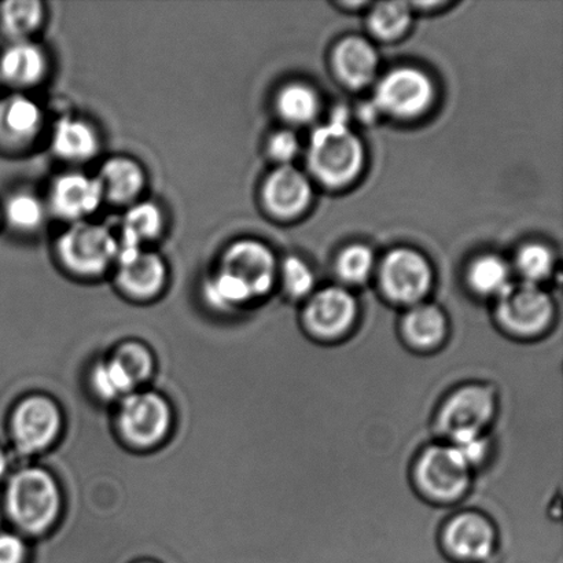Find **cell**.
<instances>
[{"mask_svg": "<svg viewBox=\"0 0 563 563\" xmlns=\"http://www.w3.org/2000/svg\"><path fill=\"white\" fill-rule=\"evenodd\" d=\"M309 167L323 185L351 184L364 164V147L347 124L345 110H339L328 124L313 131L309 142Z\"/></svg>", "mask_w": 563, "mask_h": 563, "instance_id": "cell-1", "label": "cell"}, {"mask_svg": "<svg viewBox=\"0 0 563 563\" xmlns=\"http://www.w3.org/2000/svg\"><path fill=\"white\" fill-rule=\"evenodd\" d=\"M5 507L15 527L35 537L57 523L63 496L52 474L41 467H26L10 478Z\"/></svg>", "mask_w": 563, "mask_h": 563, "instance_id": "cell-2", "label": "cell"}, {"mask_svg": "<svg viewBox=\"0 0 563 563\" xmlns=\"http://www.w3.org/2000/svg\"><path fill=\"white\" fill-rule=\"evenodd\" d=\"M118 235L107 225L87 222L69 224L55 241L60 267L74 277L92 279L113 269L119 256Z\"/></svg>", "mask_w": 563, "mask_h": 563, "instance_id": "cell-3", "label": "cell"}, {"mask_svg": "<svg viewBox=\"0 0 563 563\" xmlns=\"http://www.w3.org/2000/svg\"><path fill=\"white\" fill-rule=\"evenodd\" d=\"M118 424L126 443L148 450L167 439L173 427V411L168 401L156 391L136 390L121 400Z\"/></svg>", "mask_w": 563, "mask_h": 563, "instance_id": "cell-4", "label": "cell"}, {"mask_svg": "<svg viewBox=\"0 0 563 563\" xmlns=\"http://www.w3.org/2000/svg\"><path fill=\"white\" fill-rule=\"evenodd\" d=\"M60 430L63 413L57 402L43 395L26 397L11 418L14 444L25 455L48 450L59 438Z\"/></svg>", "mask_w": 563, "mask_h": 563, "instance_id": "cell-5", "label": "cell"}, {"mask_svg": "<svg viewBox=\"0 0 563 563\" xmlns=\"http://www.w3.org/2000/svg\"><path fill=\"white\" fill-rule=\"evenodd\" d=\"M434 87L427 74L417 68L390 70L378 82L374 107L379 113L410 119L421 114L433 101Z\"/></svg>", "mask_w": 563, "mask_h": 563, "instance_id": "cell-6", "label": "cell"}, {"mask_svg": "<svg viewBox=\"0 0 563 563\" xmlns=\"http://www.w3.org/2000/svg\"><path fill=\"white\" fill-rule=\"evenodd\" d=\"M217 269L240 280L253 300L267 295L278 275L274 252L262 241L250 239L235 241L225 247Z\"/></svg>", "mask_w": 563, "mask_h": 563, "instance_id": "cell-7", "label": "cell"}, {"mask_svg": "<svg viewBox=\"0 0 563 563\" xmlns=\"http://www.w3.org/2000/svg\"><path fill=\"white\" fill-rule=\"evenodd\" d=\"M113 272L120 291L135 301L154 300L168 284L167 263L148 250L119 251Z\"/></svg>", "mask_w": 563, "mask_h": 563, "instance_id": "cell-8", "label": "cell"}, {"mask_svg": "<svg viewBox=\"0 0 563 563\" xmlns=\"http://www.w3.org/2000/svg\"><path fill=\"white\" fill-rule=\"evenodd\" d=\"M101 185L93 176L66 173L57 176L49 186L47 208L63 222H87L103 203Z\"/></svg>", "mask_w": 563, "mask_h": 563, "instance_id": "cell-9", "label": "cell"}, {"mask_svg": "<svg viewBox=\"0 0 563 563\" xmlns=\"http://www.w3.org/2000/svg\"><path fill=\"white\" fill-rule=\"evenodd\" d=\"M498 298L501 323L515 333H539L553 317V303L539 285L528 282L511 284Z\"/></svg>", "mask_w": 563, "mask_h": 563, "instance_id": "cell-10", "label": "cell"}, {"mask_svg": "<svg viewBox=\"0 0 563 563\" xmlns=\"http://www.w3.org/2000/svg\"><path fill=\"white\" fill-rule=\"evenodd\" d=\"M495 413L494 390L468 385L455 391L440 412V429L451 440L466 434H483Z\"/></svg>", "mask_w": 563, "mask_h": 563, "instance_id": "cell-11", "label": "cell"}, {"mask_svg": "<svg viewBox=\"0 0 563 563\" xmlns=\"http://www.w3.org/2000/svg\"><path fill=\"white\" fill-rule=\"evenodd\" d=\"M471 467L451 445H435L423 452L417 467L418 482L435 499L452 500L465 493Z\"/></svg>", "mask_w": 563, "mask_h": 563, "instance_id": "cell-12", "label": "cell"}, {"mask_svg": "<svg viewBox=\"0 0 563 563\" xmlns=\"http://www.w3.org/2000/svg\"><path fill=\"white\" fill-rule=\"evenodd\" d=\"M432 269L427 258L416 251L396 250L385 257L380 284L391 300L417 303L432 285Z\"/></svg>", "mask_w": 563, "mask_h": 563, "instance_id": "cell-13", "label": "cell"}, {"mask_svg": "<svg viewBox=\"0 0 563 563\" xmlns=\"http://www.w3.org/2000/svg\"><path fill=\"white\" fill-rule=\"evenodd\" d=\"M44 121L41 104L24 92L0 98V151L20 153L35 145Z\"/></svg>", "mask_w": 563, "mask_h": 563, "instance_id": "cell-14", "label": "cell"}, {"mask_svg": "<svg viewBox=\"0 0 563 563\" xmlns=\"http://www.w3.org/2000/svg\"><path fill=\"white\" fill-rule=\"evenodd\" d=\"M48 71V54L33 41L11 42L0 53V80L14 92L41 86Z\"/></svg>", "mask_w": 563, "mask_h": 563, "instance_id": "cell-15", "label": "cell"}, {"mask_svg": "<svg viewBox=\"0 0 563 563\" xmlns=\"http://www.w3.org/2000/svg\"><path fill=\"white\" fill-rule=\"evenodd\" d=\"M356 318V301L342 287H325L309 301L306 319L314 334L333 339L344 334Z\"/></svg>", "mask_w": 563, "mask_h": 563, "instance_id": "cell-16", "label": "cell"}, {"mask_svg": "<svg viewBox=\"0 0 563 563\" xmlns=\"http://www.w3.org/2000/svg\"><path fill=\"white\" fill-rule=\"evenodd\" d=\"M312 198L307 176L291 165H280L263 187L264 206L275 217L290 219L301 213Z\"/></svg>", "mask_w": 563, "mask_h": 563, "instance_id": "cell-17", "label": "cell"}, {"mask_svg": "<svg viewBox=\"0 0 563 563\" xmlns=\"http://www.w3.org/2000/svg\"><path fill=\"white\" fill-rule=\"evenodd\" d=\"M97 179L101 185L103 201L126 208L141 201L147 185L145 168L126 156L108 158L99 169Z\"/></svg>", "mask_w": 563, "mask_h": 563, "instance_id": "cell-18", "label": "cell"}, {"mask_svg": "<svg viewBox=\"0 0 563 563\" xmlns=\"http://www.w3.org/2000/svg\"><path fill=\"white\" fill-rule=\"evenodd\" d=\"M103 368L112 388L121 397H126L152 377L154 358L141 342L126 341L103 362Z\"/></svg>", "mask_w": 563, "mask_h": 563, "instance_id": "cell-19", "label": "cell"}, {"mask_svg": "<svg viewBox=\"0 0 563 563\" xmlns=\"http://www.w3.org/2000/svg\"><path fill=\"white\" fill-rule=\"evenodd\" d=\"M102 141L90 121L65 115L54 124L52 148L55 156L70 164H85L98 156Z\"/></svg>", "mask_w": 563, "mask_h": 563, "instance_id": "cell-20", "label": "cell"}, {"mask_svg": "<svg viewBox=\"0 0 563 563\" xmlns=\"http://www.w3.org/2000/svg\"><path fill=\"white\" fill-rule=\"evenodd\" d=\"M446 548L457 560L479 562L488 559L495 548L490 523L478 515H462L445 531Z\"/></svg>", "mask_w": 563, "mask_h": 563, "instance_id": "cell-21", "label": "cell"}, {"mask_svg": "<svg viewBox=\"0 0 563 563\" xmlns=\"http://www.w3.org/2000/svg\"><path fill=\"white\" fill-rule=\"evenodd\" d=\"M165 213L162 207L152 201H137L126 208L121 220L118 236L120 251L147 250V245L163 235Z\"/></svg>", "mask_w": 563, "mask_h": 563, "instance_id": "cell-22", "label": "cell"}, {"mask_svg": "<svg viewBox=\"0 0 563 563\" xmlns=\"http://www.w3.org/2000/svg\"><path fill=\"white\" fill-rule=\"evenodd\" d=\"M334 65L346 86L361 88L369 85L377 74L378 55L364 38L347 37L335 48Z\"/></svg>", "mask_w": 563, "mask_h": 563, "instance_id": "cell-23", "label": "cell"}, {"mask_svg": "<svg viewBox=\"0 0 563 563\" xmlns=\"http://www.w3.org/2000/svg\"><path fill=\"white\" fill-rule=\"evenodd\" d=\"M46 5L38 0L0 3V32L9 42L32 41L46 21Z\"/></svg>", "mask_w": 563, "mask_h": 563, "instance_id": "cell-24", "label": "cell"}, {"mask_svg": "<svg viewBox=\"0 0 563 563\" xmlns=\"http://www.w3.org/2000/svg\"><path fill=\"white\" fill-rule=\"evenodd\" d=\"M46 201L31 191H15L5 200L2 220L19 234L37 233L47 222Z\"/></svg>", "mask_w": 563, "mask_h": 563, "instance_id": "cell-25", "label": "cell"}, {"mask_svg": "<svg viewBox=\"0 0 563 563\" xmlns=\"http://www.w3.org/2000/svg\"><path fill=\"white\" fill-rule=\"evenodd\" d=\"M402 328L413 345L432 347L444 339L446 323L443 312L438 307L418 303L407 313Z\"/></svg>", "mask_w": 563, "mask_h": 563, "instance_id": "cell-26", "label": "cell"}, {"mask_svg": "<svg viewBox=\"0 0 563 563\" xmlns=\"http://www.w3.org/2000/svg\"><path fill=\"white\" fill-rule=\"evenodd\" d=\"M319 107L318 93L306 85L292 82L278 93V113L291 124L309 123L317 118Z\"/></svg>", "mask_w": 563, "mask_h": 563, "instance_id": "cell-27", "label": "cell"}, {"mask_svg": "<svg viewBox=\"0 0 563 563\" xmlns=\"http://www.w3.org/2000/svg\"><path fill=\"white\" fill-rule=\"evenodd\" d=\"M468 282L478 295L499 297L511 285L510 269L504 258L485 255L472 264Z\"/></svg>", "mask_w": 563, "mask_h": 563, "instance_id": "cell-28", "label": "cell"}, {"mask_svg": "<svg viewBox=\"0 0 563 563\" xmlns=\"http://www.w3.org/2000/svg\"><path fill=\"white\" fill-rule=\"evenodd\" d=\"M411 22L410 4L405 2L378 3L369 15V26L375 35L395 38L407 31Z\"/></svg>", "mask_w": 563, "mask_h": 563, "instance_id": "cell-29", "label": "cell"}, {"mask_svg": "<svg viewBox=\"0 0 563 563\" xmlns=\"http://www.w3.org/2000/svg\"><path fill=\"white\" fill-rule=\"evenodd\" d=\"M516 264L523 282L539 285L553 273L554 256L543 244H528L518 252Z\"/></svg>", "mask_w": 563, "mask_h": 563, "instance_id": "cell-30", "label": "cell"}, {"mask_svg": "<svg viewBox=\"0 0 563 563\" xmlns=\"http://www.w3.org/2000/svg\"><path fill=\"white\" fill-rule=\"evenodd\" d=\"M374 268V255L369 247L352 245L341 253L336 272L346 284L357 285L366 280Z\"/></svg>", "mask_w": 563, "mask_h": 563, "instance_id": "cell-31", "label": "cell"}, {"mask_svg": "<svg viewBox=\"0 0 563 563\" xmlns=\"http://www.w3.org/2000/svg\"><path fill=\"white\" fill-rule=\"evenodd\" d=\"M280 277L287 295L295 298L309 295L314 284L311 268L298 257L286 258Z\"/></svg>", "mask_w": 563, "mask_h": 563, "instance_id": "cell-32", "label": "cell"}, {"mask_svg": "<svg viewBox=\"0 0 563 563\" xmlns=\"http://www.w3.org/2000/svg\"><path fill=\"white\" fill-rule=\"evenodd\" d=\"M298 148H300V142L289 130L275 132L268 141V152L280 165H290L292 158L297 156Z\"/></svg>", "mask_w": 563, "mask_h": 563, "instance_id": "cell-33", "label": "cell"}, {"mask_svg": "<svg viewBox=\"0 0 563 563\" xmlns=\"http://www.w3.org/2000/svg\"><path fill=\"white\" fill-rule=\"evenodd\" d=\"M26 559L27 548L24 539L15 533H0V563H25Z\"/></svg>", "mask_w": 563, "mask_h": 563, "instance_id": "cell-34", "label": "cell"}, {"mask_svg": "<svg viewBox=\"0 0 563 563\" xmlns=\"http://www.w3.org/2000/svg\"><path fill=\"white\" fill-rule=\"evenodd\" d=\"M9 471V460L5 456L4 451L0 450V479L5 476V473Z\"/></svg>", "mask_w": 563, "mask_h": 563, "instance_id": "cell-35", "label": "cell"}, {"mask_svg": "<svg viewBox=\"0 0 563 563\" xmlns=\"http://www.w3.org/2000/svg\"><path fill=\"white\" fill-rule=\"evenodd\" d=\"M3 220H2V208H0V224H2Z\"/></svg>", "mask_w": 563, "mask_h": 563, "instance_id": "cell-36", "label": "cell"}, {"mask_svg": "<svg viewBox=\"0 0 563 563\" xmlns=\"http://www.w3.org/2000/svg\"><path fill=\"white\" fill-rule=\"evenodd\" d=\"M140 563H154V562H140Z\"/></svg>", "mask_w": 563, "mask_h": 563, "instance_id": "cell-37", "label": "cell"}]
</instances>
